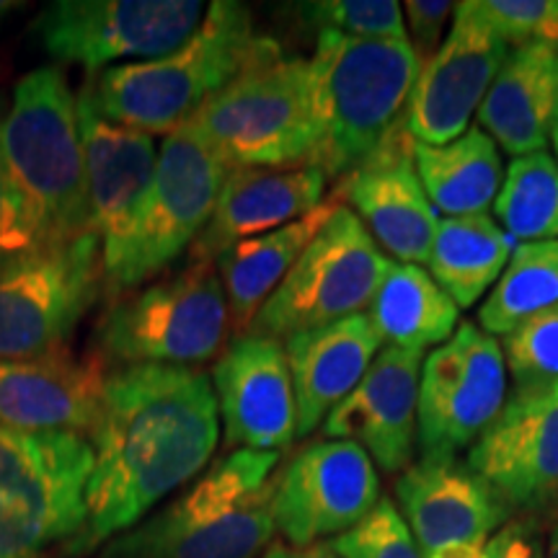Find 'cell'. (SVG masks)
<instances>
[{
    "instance_id": "5",
    "label": "cell",
    "mask_w": 558,
    "mask_h": 558,
    "mask_svg": "<svg viewBox=\"0 0 558 558\" xmlns=\"http://www.w3.org/2000/svg\"><path fill=\"white\" fill-rule=\"evenodd\" d=\"M308 62L320 128L313 166L326 179H347L401 128L424 60L409 39L320 32Z\"/></svg>"
},
{
    "instance_id": "40",
    "label": "cell",
    "mask_w": 558,
    "mask_h": 558,
    "mask_svg": "<svg viewBox=\"0 0 558 558\" xmlns=\"http://www.w3.org/2000/svg\"><path fill=\"white\" fill-rule=\"evenodd\" d=\"M424 558H486V543L484 546H473V543H456V546H445L427 554Z\"/></svg>"
},
{
    "instance_id": "33",
    "label": "cell",
    "mask_w": 558,
    "mask_h": 558,
    "mask_svg": "<svg viewBox=\"0 0 558 558\" xmlns=\"http://www.w3.org/2000/svg\"><path fill=\"white\" fill-rule=\"evenodd\" d=\"M499 347L518 388L558 380V305L522 320Z\"/></svg>"
},
{
    "instance_id": "28",
    "label": "cell",
    "mask_w": 558,
    "mask_h": 558,
    "mask_svg": "<svg viewBox=\"0 0 558 558\" xmlns=\"http://www.w3.org/2000/svg\"><path fill=\"white\" fill-rule=\"evenodd\" d=\"M367 318L386 347L427 354L458 331L460 308L416 264H393L383 279Z\"/></svg>"
},
{
    "instance_id": "14",
    "label": "cell",
    "mask_w": 558,
    "mask_h": 558,
    "mask_svg": "<svg viewBox=\"0 0 558 558\" xmlns=\"http://www.w3.org/2000/svg\"><path fill=\"white\" fill-rule=\"evenodd\" d=\"M507 52L509 41L486 16L481 0L456 3L448 37L424 62L403 111L409 137L422 145H448L465 135Z\"/></svg>"
},
{
    "instance_id": "35",
    "label": "cell",
    "mask_w": 558,
    "mask_h": 558,
    "mask_svg": "<svg viewBox=\"0 0 558 558\" xmlns=\"http://www.w3.org/2000/svg\"><path fill=\"white\" fill-rule=\"evenodd\" d=\"M509 47L546 45L558 50V0H481Z\"/></svg>"
},
{
    "instance_id": "22",
    "label": "cell",
    "mask_w": 558,
    "mask_h": 558,
    "mask_svg": "<svg viewBox=\"0 0 558 558\" xmlns=\"http://www.w3.org/2000/svg\"><path fill=\"white\" fill-rule=\"evenodd\" d=\"M324 194L326 173L318 166L230 171L213 218L192 243V262L215 264L235 243L259 239L313 213L324 205Z\"/></svg>"
},
{
    "instance_id": "18",
    "label": "cell",
    "mask_w": 558,
    "mask_h": 558,
    "mask_svg": "<svg viewBox=\"0 0 558 558\" xmlns=\"http://www.w3.org/2000/svg\"><path fill=\"white\" fill-rule=\"evenodd\" d=\"M78 124L86 158L90 233L101 241L104 269L120 256L143 199L156 177L158 150L148 132L109 122L90 101L78 96Z\"/></svg>"
},
{
    "instance_id": "21",
    "label": "cell",
    "mask_w": 558,
    "mask_h": 558,
    "mask_svg": "<svg viewBox=\"0 0 558 558\" xmlns=\"http://www.w3.org/2000/svg\"><path fill=\"white\" fill-rule=\"evenodd\" d=\"M396 507L422 548V556L456 543L484 546L512 520V512L486 481L458 460H418L403 471L396 478Z\"/></svg>"
},
{
    "instance_id": "42",
    "label": "cell",
    "mask_w": 558,
    "mask_h": 558,
    "mask_svg": "<svg viewBox=\"0 0 558 558\" xmlns=\"http://www.w3.org/2000/svg\"><path fill=\"white\" fill-rule=\"evenodd\" d=\"M16 9H21V3H13V0H0V21H3L5 16H11Z\"/></svg>"
},
{
    "instance_id": "6",
    "label": "cell",
    "mask_w": 558,
    "mask_h": 558,
    "mask_svg": "<svg viewBox=\"0 0 558 558\" xmlns=\"http://www.w3.org/2000/svg\"><path fill=\"white\" fill-rule=\"evenodd\" d=\"M186 124L230 171L313 166L320 128L311 62L279 54L254 65Z\"/></svg>"
},
{
    "instance_id": "23",
    "label": "cell",
    "mask_w": 558,
    "mask_h": 558,
    "mask_svg": "<svg viewBox=\"0 0 558 558\" xmlns=\"http://www.w3.org/2000/svg\"><path fill=\"white\" fill-rule=\"evenodd\" d=\"M298 403V437L316 432L326 416L360 386L383 341L367 313L292 333L282 341Z\"/></svg>"
},
{
    "instance_id": "1",
    "label": "cell",
    "mask_w": 558,
    "mask_h": 558,
    "mask_svg": "<svg viewBox=\"0 0 558 558\" xmlns=\"http://www.w3.org/2000/svg\"><path fill=\"white\" fill-rule=\"evenodd\" d=\"M86 486V527L62 546L88 556L143 522L158 501L205 471L220 439L213 378L194 367L132 365L104 378Z\"/></svg>"
},
{
    "instance_id": "36",
    "label": "cell",
    "mask_w": 558,
    "mask_h": 558,
    "mask_svg": "<svg viewBox=\"0 0 558 558\" xmlns=\"http://www.w3.org/2000/svg\"><path fill=\"white\" fill-rule=\"evenodd\" d=\"M39 248H45V241L0 163V267L24 259Z\"/></svg>"
},
{
    "instance_id": "29",
    "label": "cell",
    "mask_w": 558,
    "mask_h": 558,
    "mask_svg": "<svg viewBox=\"0 0 558 558\" xmlns=\"http://www.w3.org/2000/svg\"><path fill=\"white\" fill-rule=\"evenodd\" d=\"M518 241L492 215L442 218L429 254V275L460 311L492 292Z\"/></svg>"
},
{
    "instance_id": "12",
    "label": "cell",
    "mask_w": 558,
    "mask_h": 558,
    "mask_svg": "<svg viewBox=\"0 0 558 558\" xmlns=\"http://www.w3.org/2000/svg\"><path fill=\"white\" fill-rule=\"evenodd\" d=\"M202 0H54L34 19L47 54L99 73L117 60H158L179 50L205 19Z\"/></svg>"
},
{
    "instance_id": "17",
    "label": "cell",
    "mask_w": 558,
    "mask_h": 558,
    "mask_svg": "<svg viewBox=\"0 0 558 558\" xmlns=\"http://www.w3.org/2000/svg\"><path fill=\"white\" fill-rule=\"evenodd\" d=\"M213 390L235 450L279 452L298 437V403L282 341L243 331L213 367Z\"/></svg>"
},
{
    "instance_id": "9",
    "label": "cell",
    "mask_w": 558,
    "mask_h": 558,
    "mask_svg": "<svg viewBox=\"0 0 558 558\" xmlns=\"http://www.w3.org/2000/svg\"><path fill=\"white\" fill-rule=\"evenodd\" d=\"M228 177V166L190 124L166 135L135 226L120 256L104 269L111 295L148 282L199 239Z\"/></svg>"
},
{
    "instance_id": "37",
    "label": "cell",
    "mask_w": 558,
    "mask_h": 558,
    "mask_svg": "<svg viewBox=\"0 0 558 558\" xmlns=\"http://www.w3.org/2000/svg\"><path fill=\"white\" fill-rule=\"evenodd\" d=\"M407 21V37L418 58L427 62L442 45V34L448 21L456 13V3L450 0H409L403 5Z\"/></svg>"
},
{
    "instance_id": "30",
    "label": "cell",
    "mask_w": 558,
    "mask_h": 558,
    "mask_svg": "<svg viewBox=\"0 0 558 558\" xmlns=\"http://www.w3.org/2000/svg\"><path fill=\"white\" fill-rule=\"evenodd\" d=\"M558 305V241L518 243L478 308V329L507 337L514 326Z\"/></svg>"
},
{
    "instance_id": "4",
    "label": "cell",
    "mask_w": 558,
    "mask_h": 558,
    "mask_svg": "<svg viewBox=\"0 0 558 558\" xmlns=\"http://www.w3.org/2000/svg\"><path fill=\"white\" fill-rule=\"evenodd\" d=\"M277 463L279 452L233 450L171 505L104 543L96 558H254L277 530Z\"/></svg>"
},
{
    "instance_id": "3",
    "label": "cell",
    "mask_w": 558,
    "mask_h": 558,
    "mask_svg": "<svg viewBox=\"0 0 558 558\" xmlns=\"http://www.w3.org/2000/svg\"><path fill=\"white\" fill-rule=\"evenodd\" d=\"M0 163L45 246L90 233L78 99L58 68H37L0 99Z\"/></svg>"
},
{
    "instance_id": "25",
    "label": "cell",
    "mask_w": 558,
    "mask_h": 558,
    "mask_svg": "<svg viewBox=\"0 0 558 558\" xmlns=\"http://www.w3.org/2000/svg\"><path fill=\"white\" fill-rule=\"evenodd\" d=\"M478 122L509 156L546 150L558 124V50L535 41L509 47Z\"/></svg>"
},
{
    "instance_id": "26",
    "label": "cell",
    "mask_w": 558,
    "mask_h": 558,
    "mask_svg": "<svg viewBox=\"0 0 558 558\" xmlns=\"http://www.w3.org/2000/svg\"><path fill=\"white\" fill-rule=\"evenodd\" d=\"M339 205V199L324 202L303 218L264 233L259 239L235 243L215 259V269L228 298L230 324L241 333L248 329L262 305L290 275V269L320 233V228L331 220Z\"/></svg>"
},
{
    "instance_id": "38",
    "label": "cell",
    "mask_w": 558,
    "mask_h": 558,
    "mask_svg": "<svg viewBox=\"0 0 558 558\" xmlns=\"http://www.w3.org/2000/svg\"><path fill=\"white\" fill-rule=\"evenodd\" d=\"M486 558H546V538L535 518H512L486 541Z\"/></svg>"
},
{
    "instance_id": "32",
    "label": "cell",
    "mask_w": 558,
    "mask_h": 558,
    "mask_svg": "<svg viewBox=\"0 0 558 558\" xmlns=\"http://www.w3.org/2000/svg\"><path fill=\"white\" fill-rule=\"evenodd\" d=\"M300 19L320 32L357 39H409L403 11L396 0H318L300 3Z\"/></svg>"
},
{
    "instance_id": "8",
    "label": "cell",
    "mask_w": 558,
    "mask_h": 558,
    "mask_svg": "<svg viewBox=\"0 0 558 558\" xmlns=\"http://www.w3.org/2000/svg\"><path fill=\"white\" fill-rule=\"evenodd\" d=\"M228 298L215 264L192 262L104 313L94 344L104 360L124 365L192 367L226 349Z\"/></svg>"
},
{
    "instance_id": "41",
    "label": "cell",
    "mask_w": 558,
    "mask_h": 558,
    "mask_svg": "<svg viewBox=\"0 0 558 558\" xmlns=\"http://www.w3.org/2000/svg\"><path fill=\"white\" fill-rule=\"evenodd\" d=\"M546 558H558V518L550 522V530L546 535Z\"/></svg>"
},
{
    "instance_id": "11",
    "label": "cell",
    "mask_w": 558,
    "mask_h": 558,
    "mask_svg": "<svg viewBox=\"0 0 558 558\" xmlns=\"http://www.w3.org/2000/svg\"><path fill=\"white\" fill-rule=\"evenodd\" d=\"M104 288L94 233L45 246L0 267V360L58 357Z\"/></svg>"
},
{
    "instance_id": "13",
    "label": "cell",
    "mask_w": 558,
    "mask_h": 558,
    "mask_svg": "<svg viewBox=\"0 0 558 558\" xmlns=\"http://www.w3.org/2000/svg\"><path fill=\"white\" fill-rule=\"evenodd\" d=\"M507 401V365L499 341L476 324L424 357L418 375V460L450 463L469 452Z\"/></svg>"
},
{
    "instance_id": "43",
    "label": "cell",
    "mask_w": 558,
    "mask_h": 558,
    "mask_svg": "<svg viewBox=\"0 0 558 558\" xmlns=\"http://www.w3.org/2000/svg\"><path fill=\"white\" fill-rule=\"evenodd\" d=\"M550 143H554V150H556V156H558V124H556L554 135H550Z\"/></svg>"
},
{
    "instance_id": "24",
    "label": "cell",
    "mask_w": 558,
    "mask_h": 558,
    "mask_svg": "<svg viewBox=\"0 0 558 558\" xmlns=\"http://www.w3.org/2000/svg\"><path fill=\"white\" fill-rule=\"evenodd\" d=\"M101 360L65 354L32 362L0 360V424L29 432H90L101 409Z\"/></svg>"
},
{
    "instance_id": "16",
    "label": "cell",
    "mask_w": 558,
    "mask_h": 558,
    "mask_svg": "<svg viewBox=\"0 0 558 558\" xmlns=\"http://www.w3.org/2000/svg\"><path fill=\"white\" fill-rule=\"evenodd\" d=\"M380 501V476L360 445L318 439L295 452L275 478L271 514L288 546L339 538Z\"/></svg>"
},
{
    "instance_id": "7",
    "label": "cell",
    "mask_w": 558,
    "mask_h": 558,
    "mask_svg": "<svg viewBox=\"0 0 558 558\" xmlns=\"http://www.w3.org/2000/svg\"><path fill=\"white\" fill-rule=\"evenodd\" d=\"M94 445L78 432L0 424V558H39L86 527Z\"/></svg>"
},
{
    "instance_id": "19",
    "label": "cell",
    "mask_w": 558,
    "mask_h": 558,
    "mask_svg": "<svg viewBox=\"0 0 558 558\" xmlns=\"http://www.w3.org/2000/svg\"><path fill=\"white\" fill-rule=\"evenodd\" d=\"M427 354L383 347L360 386L320 424L326 439H349L367 452L375 469L401 476L418 452V375Z\"/></svg>"
},
{
    "instance_id": "31",
    "label": "cell",
    "mask_w": 558,
    "mask_h": 558,
    "mask_svg": "<svg viewBox=\"0 0 558 558\" xmlns=\"http://www.w3.org/2000/svg\"><path fill=\"white\" fill-rule=\"evenodd\" d=\"M494 215L512 241L558 239V160L548 150L512 158Z\"/></svg>"
},
{
    "instance_id": "15",
    "label": "cell",
    "mask_w": 558,
    "mask_h": 558,
    "mask_svg": "<svg viewBox=\"0 0 558 558\" xmlns=\"http://www.w3.org/2000/svg\"><path fill=\"white\" fill-rule=\"evenodd\" d=\"M512 518L558 505V380L514 386L501 411L465 456Z\"/></svg>"
},
{
    "instance_id": "34",
    "label": "cell",
    "mask_w": 558,
    "mask_h": 558,
    "mask_svg": "<svg viewBox=\"0 0 558 558\" xmlns=\"http://www.w3.org/2000/svg\"><path fill=\"white\" fill-rule=\"evenodd\" d=\"M331 548L339 558H424L390 497H380L365 520L331 541Z\"/></svg>"
},
{
    "instance_id": "2",
    "label": "cell",
    "mask_w": 558,
    "mask_h": 558,
    "mask_svg": "<svg viewBox=\"0 0 558 558\" xmlns=\"http://www.w3.org/2000/svg\"><path fill=\"white\" fill-rule=\"evenodd\" d=\"M279 54L277 41L256 32L246 5L215 0L199 29L179 50L101 70L86 88L109 122L148 135H171L246 70Z\"/></svg>"
},
{
    "instance_id": "39",
    "label": "cell",
    "mask_w": 558,
    "mask_h": 558,
    "mask_svg": "<svg viewBox=\"0 0 558 558\" xmlns=\"http://www.w3.org/2000/svg\"><path fill=\"white\" fill-rule=\"evenodd\" d=\"M262 558H339L331 543H316V546H288V543H271Z\"/></svg>"
},
{
    "instance_id": "27",
    "label": "cell",
    "mask_w": 558,
    "mask_h": 558,
    "mask_svg": "<svg viewBox=\"0 0 558 558\" xmlns=\"http://www.w3.org/2000/svg\"><path fill=\"white\" fill-rule=\"evenodd\" d=\"M414 163L424 194L445 218L486 215L505 181L497 143L481 128H471L448 145L414 140Z\"/></svg>"
},
{
    "instance_id": "10",
    "label": "cell",
    "mask_w": 558,
    "mask_h": 558,
    "mask_svg": "<svg viewBox=\"0 0 558 558\" xmlns=\"http://www.w3.org/2000/svg\"><path fill=\"white\" fill-rule=\"evenodd\" d=\"M393 264L352 207L339 205L246 331L284 341L367 313Z\"/></svg>"
},
{
    "instance_id": "20",
    "label": "cell",
    "mask_w": 558,
    "mask_h": 558,
    "mask_svg": "<svg viewBox=\"0 0 558 558\" xmlns=\"http://www.w3.org/2000/svg\"><path fill=\"white\" fill-rule=\"evenodd\" d=\"M341 194L378 246L399 264L429 262L439 218L414 163V140L401 128L373 158L349 173Z\"/></svg>"
}]
</instances>
